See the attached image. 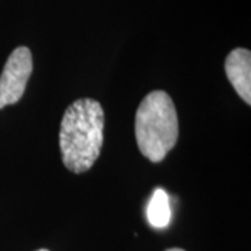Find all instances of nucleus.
<instances>
[{
    "label": "nucleus",
    "mask_w": 251,
    "mask_h": 251,
    "mask_svg": "<svg viewBox=\"0 0 251 251\" xmlns=\"http://www.w3.org/2000/svg\"><path fill=\"white\" fill-rule=\"evenodd\" d=\"M179 119L171 95L152 91L141 100L135 113V140L147 159L158 163L176 145Z\"/></svg>",
    "instance_id": "f03ea898"
},
{
    "label": "nucleus",
    "mask_w": 251,
    "mask_h": 251,
    "mask_svg": "<svg viewBox=\"0 0 251 251\" xmlns=\"http://www.w3.org/2000/svg\"><path fill=\"white\" fill-rule=\"evenodd\" d=\"M147 218L153 227H166L171 222L169 196L165 190L156 188L147 206Z\"/></svg>",
    "instance_id": "39448f33"
},
{
    "label": "nucleus",
    "mask_w": 251,
    "mask_h": 251,
    "mask_svg": "<svg viewBox=\"0 0 251 251\" xmlns=\"http://www.w3.org/2000/svg\"><path fill=\"white\" fill-rule=\"evenodd\" d=\"M226 77L230 81L237 95L247 103H251V52L237 48L227 54L225 60Z\"/></svg>",
    "instance_id": "20e7f679"
},
{
    "label": "nucleus",
    "mask_w": 251,
    "mask_h": 251,
    "mask_svg": "<svg viewBox=\"0 0 251 251\" xmlns=\"http://www.w3.org/2000/svg\"><path fill=\"white\" fill-rule=\"evenodd\" d=\"M166 251H184V250H181V249H169V250H166Z\"/></svg>",
    "instance_id": "423d86ee"
},
{
    "label": "nucleus",
    "mask_w": 251,
    "mask_h": 251,
    "mask_svg": "<svg viewBox=\"0 0 251 251\" xmlns=\"http://www.w3.org/2000/svg\"><path fill=\"white\" fill-rule=\"evenodd\" d=\"M32 54L27 46L16 48L0 75V109L17 103L23 98L32 74Z\"/></svg>",
    "instance_id": "7ed1b4c3"
},
{
    "label": "nucleus",
    "mask_w": 251,
    "mask_h": 251,
    "mask_svg": "<svg viewBox=\"0 0 251 251\" xmlns=\"http://www.w3.org/2000/svg\"><path fill=\"white\" fill-rule=\"evenodd\" d=\"M36 251H49V250H46V249H39V250H36Z\"/></svg>",
    "instance_id": "0eeeda50"
},
{
    "label": "nucleus",
    "mask_w": 251,
    "mask_h": 251,
    "mask_svg": "<svg viewBox=\"0 0 251 251\" xmlns=\"http://www.w3.org/2000/svg\"><path fill=\"white\" fill-rule=\"evenodd\" d=\"M105 113L98 100L77 99L66 109L59 144L64 166L73 173L90 171L103 144Z\"/></svg>",
    "instance_id": "f257e3e1"
}]
</instances>
